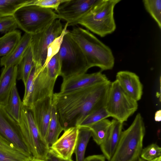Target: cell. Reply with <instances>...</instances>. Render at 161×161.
Segmentation results:
<instances>
[{
  "label": "cell",
  "mask_w": 161,
  "mask_h": 161,
  "mask_svg": "<svg viewBox=\"0 0 161 161\" xmlns=\"http://www.w3.org/2000/svg\"><path fill=\"white\" fill-rule=\"evenodd\" d=\"M109 80L101 71L86 73L63 80L60 93H65L92 86Z\"/></svg>",
  "instance_id": "obj_12"
},
{
  "label": "cell",
  "mask_w": 161,
  "mask_h": 161,
  "mask_svg": "<svg viewBox=\"0 0 161 161\" xmlns=\"http://www.w3.org/2000/svg\"><path fill=\"white\" fill-rule=\"evenodd\" d=\"M33 158L14 149L0 146V161H31Z\"/></svg>",
  "instance_id": "obj_26"
},
{
  "label": "cell",
  "mask_w": 161,
  "mask_h": 161,
  "mask_svg": "<svg viewBox=\"0 0 161 161\" xmlns=\"http://www.w3.org/2000/svg\"><path fill=\"white\" fill-rule=\"evenodd\" d=\"M116 80L129 97L137 102L141 99L143 87L139 76L136 74L128 71H120L117 73Z\"/></svg>",
  "instance_id": "obj_15"
},
{
  "label": "cell",
  "mask_w": 161,
  "mask_h": 161,
  "mask_svg": "<svg viewBox=\"0 0 161 161\" xmlns=\"http://www.w3.org/2000/svg\"><path fill=\"white\" fill-rule=\"evenodd\" d=\"M151 161H161V156L156 158Z\"/></svg>",
  "instance_id": "obj_34"
},
{
  "label": "cell",
  "mask_w": 161,
  "mask_h": 161,
  "mask_svg": "<svg viewBox=\"0 0 161 161\" xmlns=\"http://www.w3.org/2000/svg\"><path fill=\"white\" fill-rule=\"evenodd\" d=\"M145 133L143 118L140 113H138L130 125L122 131L115 151L109 161L138 160L142 149Z\"/></svg>",
  "instance_id": "obj_4"
},
{
  "label": "cell",
  "mask_w": 161,
  "mask_h": 161,
  "mask_svg": "<svg viewBox=\"0 0 161 161\" xmlns=\"http://www.w3.org/2000/svg\"><path fill=\"white\" fill-rule=\"evenodd\" d=\"M58 52L60 76L63 80L85 73L90 68L80 47L67 29L62 36Z\"/></svg>",
  "instance_id": "obj_5"
},
{
  "label": "cell",
  "mask_w": 161,
  "mask_h": 161,
  "mask_svg": "<svg viewBox=\"0 0 161 161\" xmlns=\"http://www.w3.org/2000/svg\"><path fill=\"white\" fill-rule=\"evenodd\" d=\"M18 27L13 16L0 18V32L8 33L14 30Z\"/></svg>",
  "instance_id": "obj_30"
},
{
  "label": "cell",
  "mask_w": 161,
  "mask_h": 161,
  "mask_svg": "<svg viewBox=\"0 0 161 161\" xmlns=\"http://www.w3.org/2000/svg\"><path fill=\"white\" fill-rule=\"evenodd\" d=\"M63 130L64 129L59 121L57 112L52 104L51 119L45 138L49 147L57 141Z\"/></svg>",
  "instance_id": "obj_19"
},
{
  "label": "cell",
  "mask_w": 161,
  "mask_h": 161,
  "mask_svg": "<svg viewBox=\"0 0 161 161\" xmlns=\"http://www.w3.org/2000/svg\"><path fill=\"white\" fill-rule=\"evenodd\" d=\"M52 97H47L38 100L31 107L40 132L44 139L51 117Z\"/></svg>",
  "instance_id": "obj_14"
},
{
  "label": "cell",
  "mask_w": 161,
  "mask_h": 161,
  "mask_svg": "<svg viewBox=\"0 0 161 161\" xmlns=\"http://www.w3.org/2000/svg\"><path fill=\"white\" fill-rule=\"evenodd\" d=\"M104 107L110 117L123 123L137 110L138 104L115 80L111 82Z\"/></svg>",
  "instance_id": "obj_8"
},
{
  "label": "cell",
  "mask_w": 161,
  "mask_h": 161,
  "mask_svg": "<svg viewBox=\"0 0 161 161\" xmlns=\"http://www.w3.org/2000/svg\"><path fill=\"white\" fill-rule=\"evenodd\" d=\"M105 159L103 155H94L85 158L84 161H105Z\"/></svg>",
  "instance_id": "obj_32"
},
{
  "label": "cell",
  "mask_w": 161,
  "mask_h": 161,
  "mask_svg": "<svg viewBox=\"0 0 161 161\" xmlns=\"http://www.w3.org/2000/svg\"><path fill=\"white\" fill-rule=\"evenodd\" d=\"M161 155L160 147L156 144L153 143L142 149L140 156L144 160L151 161L161 156Z\"/></svg>",
  "instance_id": "obj_29"
},
{
  "label": "cell",
  "mask_w": 161,
  "mask_h": 161,
  "mask_svg": "<svg viewBox=\"0 0 161 161\" xmlns=\"http://www.w3.org/2000/svg\"><path fill=\"white\" fill-rule=\"evenodd\" d=\"M155 120L157 122H160L161 120V110L157 111L155 113L154 116Z\"/></svg>",
  "instance_id": "obj_33"
},
{
  "label": "cell",
  "mask_w": 161,
  "mask_h": 161,
  "mask_svg": "<svg viewBox=\"0 0 161 161\" xmlns=\"http://www.w3.org/2000/svg\"><path fill=\"white\" fill-rule=\"evenodd\" d=\"M136 161H145L144 160L142 159L141 158H140L138 160Z\"/></svg>",
  "instance_id": "obj_36"
},
{
  "label": "cell",
  "mask_w": 161,
  "mask_h": 161,
  "mask_svg": "<svg viewBox=\"0 0 161 161\" xmlns=\"http://www.w3.org/2000/svg\"><path fill=\"white\" fill-rule=\"evenodd\" d=\"M78 127V135L74 153L75 155L76 161H84L86 147L92 136V132L88 127Z\"/></svg>",
  "instance_id": "obj_20"
},
{
  "label": "cell",
  "mask_w": 161,
  "mask_h": 161,
  "mask_svg": "<svg viewBox=\"0 0 161 161\" xmlns=\"http://www.w3.org/2000/svg\"><path fill=\"white\" fill-rule=\"evenodd\" d=\"M0 18H1V17H0Z\"/></svg>",
  "instance_id": "obj_37"
},
{
  "label": "cell",
  "mask_w": 161,
  "mask_h": 161,
  "mask_svg": "<svg viewBox=\"0 0 161 161\" xmlns=\"http://www.w3.org/2000/svg\"><path fill=\"white\" fill-rule=\"evenodd\" d=\"M19 124L23 140L33 158L46 160L50 147L40 132L31 108L22 105Z\"/></svg>",
  "instance_id": "obj_7"
},
{
  "label": "cell",
  "mask_w": 161,
  "mask_h": 161,
  "mask_svg": "<svg viewBox=\"0 0 161 161\" xmlns=\"http://www.w3.org/2000/svg\"><path fill=\"white\" fill-rule=\"evenodd\" d=\"M21 37V32L16 30L6 33L0 37V56L4 57L9 54Z\"/></svg>",
  "instance_id": "obj_22"
},
{
  "label": "cell",
  "mask_w": 161,
  "mask_h": 161,
  "mask_svg": "<svg viewBox=\"0 0 161 161\" xmlns=\"http://www.w3.org/2000/svg\"><path fill=\"white\" fill-rule=\"evenodd\" d=\"M120 0H97L89 11L76 24L85 27L101 37L116 29L114 9Z\"/></svg>",
  "instance_id": "obj_3"
},
{
  "label": "cell",
  "mask_w": 161,
  "mask_h": 161,
  "mask_svg": "<svg viewBox=\"0 0 161 161\" xmlns=\"http://www.w3.org/2000/svg\"><path fill=\"white\" fill-rule=\"evenodd\" d=\"M111 82L108 80L70 92L53 94L52 104L64 130L77 127L88 115L105 106Z\"/></svg>",
  "instance_id": "obj_1"
},
{
  "label": "cell",
  "mask_w": 161,
  "mask_h": 161,
  "mask_svg": "<svg viewBox=\"0 0 161 161\" xmlns=\"http://www.w3.org/2000/svg\"><path fill=\"white\" fill-rule=\"evenodd\" d=\"M31 161H47L46 160L33 158Z\"/></svg>",
  "instance_id": "obj_35"
},
{
  "label": "cell",
  "mask_w": 161,
  "mask_h": 161,
  "mask_svg": "<svg viewBox=\"0 0 161 161\" xmlns=\"http://www.w3.org/2000/svg\"><path fill=\"white\" fill-rule=\"evenodd\" d=\"M97 0H67L61 4L57 10L58 19H63L69 26L76 25L77 22L89 11Z\"/></svg>",
  "instance_id": "obj_11"
},
{
  "label": "cell",
  "mask_w": 161,
  "mask_h": 161,
  "mask_svg": "<svg viewBox=\"0 0 161 161\" xmlns=\"http://www.w3.org/2000/svg\"><path fill=\"white\" fill-rule=\"evenodd\" d=\"M108 133L100 145L103 155L109 161L113 156L118 145L121 134L123 123L114 119Z\"/></svg>",
  "instance_id": "obj_16"
},
{
  "label": "cell",
  "mask_w": 161,
  "mask_h": 161,
  "mask_svg": "<svg viewBox=\"0 0 161 161\" xmlns=\"http://www.w3.org/2000/svg\"><path fill=\"white\" fill-rule=\"evenodd\" d=\"M32 36V35L25 33L11 52L0 59L1 66L7 67L18 65L30 45Z\"/></svg>",
  "instance_id": "obj_18"
},
{
  "label": "cell",
  "mask_w": 161,
  "mask_h": 161,
  "mask_svg": "<svg viewBox=\"0 0 161 161\" xmlns=\"http://www.w3.org/2000/svg\"><path fill=\"white\" fill-rule=\"evenodd\" d=\"M46 160L47 161H73L72 159H64L58 156L50 149Z\"/></svg>",
  "instance_id": "obj_31"
},
{
  "label": "cell",
  "mask_w": 161,
  "mask_h": 161,
  "mask_svg": "<svg viewBox=\"0 0 161 161\" xmlns=\"http://www.w3.org/2000/svg\"><path fill=\"white\" fill-rule=\"evenodd\" d=\"M30 0H0V17L12 16L19 8L29 3Z\"/></svg>",
  "instance_id": "obj_25"
},
{
  "label": "cell",
  "mask_w": 161,
  "mask_h": 161,
  "mask_svg": "<svg viewBox=\"0 0 161 161\" xmlns=\"http://www.w3.org/2000/svg\"><path fill=\"white\" fill-rule=\"evenodd\" d=\"M34 64L31 48L30 45L17 66V79L22 80L24 85L26 84Z\"/></svg>",
  "instance_id": "obj_23"
},
{
  "label": "cell",
  "mask_w": 161,
  "mask_h": 161,
  "mask_svg": "<svg viewBox=\"0 0 161 161\" xmlns=\"http://www.w3.org/2000/svg\"><path fill=\"white\" fill-rule=\"evenodd\" d=\"M12 16L19 27L32 35L43 31L58 19L52 9L29 4L19 8Z\"/></svg>",
  "instance_id": "obj_6"
},
{
  "label": "cell",
  "mask_w": 161,
  "mask_h": 161,
  "mask_svg": "<svg viewBox=\"0 0 161 161\" xmlns=\"http://www.w3.org/2000/svg\"><path fill=\"white\" fill-rule=\"evenodd\" d=\"M18 65L4 67L0 76V105L7 104L14 85L16 84Z\"/></svg>",
  "instance_id": "obj_17"
},
{
  "label": "cell",
  "mask_w": 161,
  "mask_h": 161,
  "mask_svg": "<svg viewBox=\"0 0 161 161\" xmlns=\"http://www.w3.org/2000/svg\"><path fill=\"white\" fill-rule=\"evenodd\" d=\"M68 26L64 28L60 19L55 20L47 29L32 35L31 43L34 63L36 69H40L47 59L49 47L63 33Z\"/></svg>",
  "instance_id": "obj_9"
},
{
  "label": "cell",
  "mask_w": 161,
  "mask_h": 161,
  "mask_svg": "<svg viewBox=\"0 0 161 161\" xmlns=\"http://www.w3.org/2000/svg\"><path fill=\"white\" fill-rule=\"evenodd\" d=\"M22 106V102L15 84L12 89L7 103L4 107L8 114L19 123Z\"/></svg>",
  "instance_id": "obj_21"
},
{
  "label": "cell",
  "mask_w": 161,
  "mask_h": 161,
  "mask_svg": "<svg viewBox=\"0 0 161 161\" xmlns=\"http://www.w3.org/2000/svg\"><path fill=\"white\" fill-rule=\"evenodd\" d=\"M64 131L62 136L50 147V149L61 158L71 159L76 145L78 128L71 127Z\"/></svg>",
  "instance_id": "obj_13"
},
{
  "label": "cell",
  "mask_w": 161,
  "mask_h": 161,
  "mask_svg": "<svg viewBox=\"0 0 161 161\" xmlns=\"http://www.w3.org/2000/svg\"><path fill=\"white\" fill-rule=\"evenodd\" d=\"M111 122L106 119L89 126L92 136L96 143L100 145L104 140L109 129Z\"/></svg>",
  "instance_id": "obj_24"
},
{
  "label": "cell",
  "mask_w": 161,
  "mask_h": 161,
  "mask_svg": "<svg viewBox=\"0 0 161 161\" xmlns=\"http://www.w3.org/2000/svg\"><path fill=\"white\" fill-rule=\"evenodd\" d=\"M144 6L161 28V0H144L142 1Z\"/></svg>",
  "instance_id": "obj_27"
},
{
  "label": "cell",
  "mask_w": 161,
  "mask_h": 161,
  "mask_svg": "<svg viewBox=\"0 0 161 161\" xmlns=\"http://www.w3.org/2000/svg\"><path fill=\"white\" fill-rule=\"evenodd\" d=\"M69 32L81 50L90 68L97 67L102 70L113 68L114 58L108 46L89 31L80 27H75Z\"/></svg>",
  "instance_id": "obj_2"
},
{
  "label": "cell",
  "mask_w": 161,
  "mask_h": 161,
  "mask_svg": "<svg viewBox=\"0 0 161 161\" xmlns=\"http://www.w3.org/2000/svg\"><path fill=\"white\" fill-rule=\"evenodd\" d=\"M110 117L105 107H102L88 115L77 127H88L95 123Z\"/></svg>",
  "instance_id": "obj_28"
},
{
  "label": "cell",
  "mask_w": 161,
  "mask_h": 161,
  "mask_svg": "<svg viewBox=\"0 0 161 161\" xmlns=\"http://www.w3.org/2000/svg\"><path fill=\"white\" fill-rule=\"evenodd\" d=\"M0 136L19 151L33 158L22 137L19 124L0 105Z\"/></svg>",
  "instance_id": "obj_10"
}]
</instances>
